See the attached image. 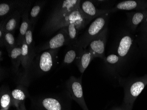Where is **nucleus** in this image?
<instances>
[{"instance_id": "f257e3e1", "label": "nucleus", "mask_w": 147, "mask_h": 110, "mask_svg": "<svg viewBox=\"0 0 147 110\" xmlns=\"http://www.w3.org/2000/svg\"><path fill=\"white\" fill-rule=\"evenodd\" d=\"M109 54H116L121 59L125 69L136 63L142 56L135 33L126 25L117 33Z\"/></svg>"}, {"instance_id": "f03ea898", "label": "nucleus", "mask_w": 147, "mask_h": 110, "mask_svg": "<svg viewBox=\"0 0 147 110\" xmlns=\"http://www.w3.org/2000/svg\"><path fill=\"white\" fill-rule=\"evenodd\" d=\"M71 97L66 89L61 92L32 97L30 110H71Z\"/></svg>"}, {"instance_id": "7ed1b4c3", "label": "nucleus", "mask_w": 147, "mask_h": 110, "mask_svg": "<svg viewBox=\"0 0 147 110\" xmlns=\"http://www.w3.org/2000/svg\"><path fill=\"white\" fill-rule=\"evenodd\" d=\"M80 1V0H63L59 1L43 26L42 33L47 35L53 34L56 27L79 5Z\"/></svg>"}, {"instance_id": "20e7f679", "label": "nucleus", "mask_w": 147, "mask_h": 110, "mask_svg": "<svg viewBox=\"0 0 147 110\" xmlns=\"http://www.w3.org/2000/svg\"><path fill=\"white\" fill-rule=\"evenodd\" d=\"M124 88L123 105L133 108L134 102L147 85V74L140 77L119 79Z\"/></svg>"}, {"instance_id": "39448f33", "label": "nucleus", "mask_w": 147, "mask_h": 110, "mask_svg": "<svg viewBox=\"0 0 147 110\" xmlns=\"http://www.w3.org/2000/svg\"><path fill=\"white\" fill-rule=\"evenodd\" d=\"M110 14L107 13L96 18L87 29L78 37L76 45L86 49L91 41L108 26Z\"/></svg>"}, {"instance_id": "423d86ee", "label": "nucleus", "mask_w": 147, "mask_h": 110, "mask_svg": "<svg viewBox=\"0 0 147 110\" xmlns=\"http://www.w3.org/2000/svg\"><path fill=\"white\" fill-rule=\"evenodd\" d=\"M66 89L72 99L78 104L83 110H89L86 105L82 86V75L78 78L71 76L65 84Z\"/></svg>"}, {"instance_id": "0eeeda50", "label": "nucleus", "mask_w": 147, "mask_h": 110, "mask_svg": "<svg viewBox=\"0 0 147 110\" xmlns=\"http://www.w3.org/2000/svg\"><path fill=\"white\" fill-rule=\"evenodd\" d=\"M59 49L45 50L37 59L36 70L38 74L48 72L55 63Z\"/></svg>"}, {"instance_id": "6e6552de", "label": "nucleus", "mask_w": 147, "mask_h": 110, "mask_svg": "<svg viewBox=\"0 0 147 110\" xmlns=\"http://www.w3.org/2000/svg\"><path fill=\"white\" fill-rule=\"evenodd\" d=\"M68 44L69 40L67 30L65 26L59 30V32L47 42L42 45L36 47L35 52L37 54L49 49H57L64 45L68 46Z\"/></svg>"}, {"instance_id": "1a4fd4ad", "label": "nucleus", "mask_w": 147, "mask_h": 110, "mask_svg": "<svg viewBox=\"0 0 147 110\" xmlns=\"http://www.w3.org/2000/svg\"><path fill=\"white\" fill-rule=\"evenodd\" d=\"M108 33V26H107L91 41L87 48L95 58H100L104 59L105 57V50Z\"/></svg>"}, {"instance_id": "9d476101", "label": "nucleus", "mask_w": 147, "mask_h": 110, "mask_svg": "<svg viewBox=\"0 0 147 110\" xmlns=\"http://www.w3.org/2000/svg\"><path fill=\"white\" fill-rule=\"evenodd\" d=\"M30 1H10L1 2L0 4V17L1 20L16 10L23 12L29 10L31 4Z\"/></svg>"}, {"instance_id": "9b49d317", "label": "nucleus", "mask_w": 147, "mask_h": 110, "mask_svg": "<svg viewBox=\"0 0 147 110\" xmlns=\"http://www.w3.org/2000/svg\"><path fill=\"white\" fill-rule=\"evenodd\" d=\"M79 9L86 20L90 23L95 18L107 13H113L110 9H99L93 4L92 1H81L79 4Z\"/></svg>"}, {"instance_id": "f8f14e48", "label": "nucleus", "mask_w": 147, "mask_h": 110, "mask_svg": "<svg viewBox=\"0 0 147 110\" xmlns=\"http://www.w3.org/2000/svg\"><path fill=\"white\" fill-rule=\"evenodd\" d=\"M21 48V65L24 70L23 77L28 78L30 71L33 62V59L35 57L36 53L35 49H30L28 45L26 44L24 39L22 42Z\"/></svg>"}, {"instance_id": "ddd939ff", "label": "nucleus", "mask_w": 147, "mask_h": 110, "mask_svg": "<svg viewBox=\"0 0 147 110\" xmlns=\"http://www.w3.org/2000/svg\"><path fill=\"white\" fill-rule=\"evenodd\" d=\"M113 12L118 10L147 11V0H126L119 2L111 8Z\"/></svg>"}, {"instance_id": "4468645a", "label": "nucleus", "mask_w": 147, "mask_h": 110, "mask_svg": "<svg viewBox=\"0 0 147 110\" xmlns=\"http://www.w3.org/2000/svg\"><path fill=\"white\" fill-rule=\"evenodd\" d=\"M103 60L106 69L111 74L116 75L125 70L121 59L116 54H109Z\"/></svg>"}, {"instance_id": "2eb2a0df", "label": "nucleus", "mask_w": 147, "mask_h": 110, "mask_svg": "<svg viewBox=\"0 0 147 110\" xmlns=\"http://www.w3.org/2000/svg\"><path fill=\"white\" fill-rule=\"evenodd\" d=\"M127 20L126 26L133 32L136 33L139 26L147 16V11H138L126 12Z\"/></svg>"}, {"instance_id": "dca6fc26", "label": "nucleus", "mask_w": 147, "mask_h": 110, "mask_svg": "<svg viewBox=\"0 0 147 110\" xmlns=\"http://www.w3.org/2000/svg\"><path fill=\"white\" fill-rule=\"evenodd\" d=\"M94 58L87 48L84 49L80 47L75 63L81 73H84L92 59Z\"/></svg>"}, {"instance_id": "f3484780", "label": "nucleus", "mask_w": 147, "mask_h": 110, "mask_svg": "<svg viewBox=\"0 0 147 110\" xmlns=\"http://www.w3.org/2000/svg\"><path fill=\"white\" fill-rule=\"evenodd\" d=\"M24 12L20 10L16 11L3 20L5 32L14 33L19 26L20 18Z\"/></svg>"}, {"instance_id": "a211bd4d", "label": "nucleus", "mask_w": 147, "mask_h": 110, "mask_svg": "<svg viewBox=\"0 0 147 110\" xmlns=\"http://www.w3.org/2000/svg\"><path fill=\"white\" fill-rule=\"evenodd\" d=\"M11 93L12 106L15 107L16 108L28 97V89L22 85H19L13 89Z\"/></svg>"}, {"instance_id": "6ab92c4d", "label": "nucleus", "mask_w": 147, "mask_h": 110, "mask_svg": "<svg viewBox=\"0 0 147 110\" xmlns=\"http://www.w3.org/2000/svg\"><path fill=\"white\" fill-rule=\"evenodd\" d=\"M11 92L8 86H2L1 87L0 103L1 109L8 110L11 106H12Z\"/></svg>"}, {"instance_id": "aec40b11", "label": "nucleus", "mask_w": 147, "mask_h": 110, "mask_svg": "<svg viewBox=\"0 0 147 110\" xmlns=\"http://www.w3.org/2000/svg\"><path fill=\"white\" fill-rule=\"evenodd\" d=\"M22 23L20 25L19 35L16 40L18 46H20L24 39L25 35L30 25V20L29 16V10L24 12L22 15Z\"/></svg>"}, {"instance_id": "412c9836", "label": "nucleus", "mask_w": 147, "mask_h": 110, "mask_svg": "<svg viewBox=\"0 0 147 110\" xmlns=\"http://www.w3.org/2000/svg\"><path fill=\"white\" fill-rule=\"evenodd\" d=\"M12 63V71L16 73L18 72L21 63V48L17 45L8 52Z\"/></svg>"}, {"instance_id": "4be33fe9", "label": "nucleus", "mask_w": 147, "mask_h": 110, "mask_svg": "<svg viewBox=\"0 0 147 110\" xmlns=\"http://www.w3.org/2000/svg\"><path fill=\"white\" fill-rule=\"evenodd\" d=\"M68 47L69 48L65 53L63 62V65L65 66L70 65L75 61L80 49V47L76 45Z\"/></svg>"}, {"instance_id": "5701e85b", "label": "nucleus", "mask_w": 147, "mask_h": 110, "mask_svg": "<svg viewBox=\"0 0 147 110\" xmlns=\"http://www.w3.org/2000/svg\"><path fill=\"white\" fill-rule=\"evenodd\" d=\"M135 34L142 56L147 59V32L136 33Z\"/></svg>"}, {"instance_id": "b1692460", "label": "nucleus", "mask_w": 147, "mask_h": 110, "mask_svg": "<svg viewBox=\"0 0 147 110\" xmlns=\"http://www.w3.org/2000/svg\"><path fill=\"white\" fill-rule=\"evenodd\" d=\"M67 30L69 44L68 46L75 45L78 38V34L80 30L74 24L71 23L66 26Z\"/></svg>"}, {"instance_id": "393cba45", "label": "nucleus", "mask_w": 147, "mask_h": 110, "mask_svg": "<svg viewBox=\"0 0 147 110\" xmlns=\"http://www.w3.org/2000/svg\"><path fill=\"white\" fill-rule=\"evenodd\" d=\"M46 3V1H39L36 2L35 5L33 7L30 13L29 19L30 24H35L38 16Z\"/></svg>"}, {"instance_id": "a878e982", "label": "nucleus", "mask_w": 147, "mask_h": 110, "mask_svg": "<svg viewBox=\"0 0 147 110\" xmlns=\"http://www.w3.org/2000/svg\"><path fill=\"white\" fill-rule=\"evenodd\" d=\"M4 47H6L7 51L9 52L17 46L14 33L5 32L4 35Z\"/></svg>"}, {"instance_id": "bb28decb", "label": "nucleus", "mask_w": 147, "mask_h": 110, "mask_svg": "<svg viewBox=\"0 0 147 110\" xmlns=\"http://www.w3.org/2000/svg\"><path fill=\"white\" fill-rule=\"evenodd\" d=\"M35 24H30V26L29 28L28 31H26L25 35L24 40L26 44L31 49H35L34 43L33 40V31L34 29Z\"/></svg>"}, {"instance_id": "cd10ccee", "label": "nucleus", "mask_w": 147, "mask_h": 110, "mask_svg": "<svg viewBox=\"0 0 147 110\" xmlns=\"http://www.w3.org/2000/svg\"><path fill=\"white\" fill-rule=\"evenodd\" d=\"M95 5H101L104 8V9H110L113 8L112 6L115 3L113 1H92Z\"/></svg>"}, {"instance_id": "c85d7f7f", "label": "nucleus", "mask_w": 147, "mask_h": 110, "mask_svg": "<svg viewBox=\"0 0 147 110\" xmlns=\"http://www.w3.org/2000/svg\"><path fill=\"white\" fill-rule=\"evenodd\" d=\"M5 33L4 26V20H2L0 23V46L4 47V35Z\"/></svg>"}, {"instance_id": "c756f323", "label": "nucleus", "mask_w": 147, "mask_h": 110, "mask_svg": "<svg viewBox=\"0 0 147 110\" xmlns=\"http://www.w3.org/2000/svg\"><path fill=\"white\" fill-rule=\"evenodd\" d=\"M138 32V33L147 32V16L139 26L136 31V32Z\"/></svg>"}, {"instance_id": "7c9ffc66", "label": "nucleus", "mask_w": 147, "mask_h": 110, "mask_svg": "<svg viewBox=\"0 0 147 110\" xmlns=\"http://www.w3.org/2000/svg\"><path fill=\"white\" fill-rule=\"evenodd\" d=\"M17 110H26L25 105V101L23 102L19 106V107L17 108Z\"/></svg>"}, {"instance_id": "2f4dec72", "label": "nucleus", "mask_w": 147, "mask_h": 110, "mask_svg": "<svg viewBox=\"0 0 147 110\" xmlns=\"http://www.w3.org/2000/svg\"><path fill=\"white\" fill-rule=\"evenodd\" d=\"M132 110V108H129L123 105V108H119L117 110Z\"/></svg>"}, {"instance_id": "473e14b6", "label": "nucleus", "mask_w": 147, "mask_h": 110, "mask_svg": "<svg viewBox=\"0 0 147 110\" xmlns=\"http://www.w3.org/2000/svg\"><path fill=\"white\" fill-rule=\"evenodd\" d=\"M2 51L1 50V51H0V59H1V61L2 60Z\"/></svg>"}, {"instance_id": "72a5a7b5", "label": "nucleus", "mask_w": 147, "mask_h": 110, "mask_svg": "<svg viewBox=\"0 0 147 110\" xmlns=\"http://www.w3.org/2000/svg\"><path fill=\"white\" fill-rule=\"evenodd\" d=\"M1 110H5V109H1Z\"/></svg>"}, {"instance_id": "f704fd0d", "label": "nucleus", "mask_w": 147, "mask_h": 110, "mask_svg": "<svg viewBox=\"0 0 147 110\" xmlns=\"http://www.w3.org/2000/svg\"></svg>"}]
</instances>
